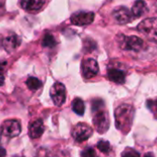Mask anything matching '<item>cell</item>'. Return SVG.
Listing matches in <instances>:
<instances>
[{
	"instance_id": "cell-1",
	"label": "cell",
	"mask_w": 157,
	"mask_h": 157,
	"mask_svg": "<svg viewBox=\"0 0 157 157\" xmlns=\"http://www.w3.org/2000/svg\"><path fill=\"white\" fill-rule=\"evenodd\" d=\"M134 107L128 104H123L117 107L115 110V122L118 130L123 133H128L133 123Z\"/></svg>"
},
{
	"instance_id": "cell-2",
	"label": "cell",
	"mask_w": 157,
	"mask_h": 157,
	"mask_svg": "<svg viewBox=\"0 0 157 157\" xmlns=\"http://www.w3.org/2000/svg\"><path fill=\"white\" fill-rule=\"evenodd\" d=\"M104 102L101 99H95L93 101L92 109L94 114L93 122L97 132L103 134L106 132L109 128L110 121L109 116L106 110H105Z\"/></svg>"
},
{
	"instance_id": "cell-3",
	"label": "cell",
	"mask_w": 157,
	"mask_h": 157,
	"mask_svg": "<svg viewBox=\"0 0 157 157\" xmlns=\"http://www.w3.org/2000/svg\"><path fill=\"white\" fill-rule=\"evenodd\" d=\"M138 31L151 41L157 42V18H150L138 25Z\"/></svg>"
},
{
	"instance_id": "cell-4",
	"label": "cell",
	"mask_w": 157,
	"mask_h": 157,
	"mask_svg": "<svg viewBox=\"0 0 157 157\" xmlns=\"http://www.w3.org/2000/svg\"><path fill=\"white\" fill-rule=\"evenodd\" d=\"M118 44L122 49L135 52L141 50L143 46V41L140 38L137 36H125L122 34L118 36Z\"/></svg>"
},
{
	"instance_id": "cell-5",
	"label": "cell",
	"mask_w": 157,
	"mask_h": 157,
	"mask_svg": "<svg viewBox=\"0 0 157 157\" xmlns=\"http://www.w3.org/2000/svg\"><path fill=\"white\" fill-rule=\"evenodd\" d=\"M1 135L5 138H15L19 136L21 132V127L20 121L16 119H9L3 122L0 128Z\"/></svg>"
},
{
	"instance_id": "cell-6",
	"label": "cell",
	"mask_w": 157,
	"mask_h": 157,
	"mask_svg": "<svg viewBox=\"0 0 157 157\" xmlns=\"http://www.w3.org/2000/svg\"><path fill=\"white\" fill-rule=\"evenodd\" d=\"M93 134V128L84 123L77 124L72 129V136L75 140L81 142L88 140Z\"/></svg>"
},
{
	"instance_id": "cell-7",
	"label": "cell",
	"mask_w": 157,
	"mask_h": 157,
	"mask_svg": "<svg viewBox=\"0 0 157 157\" xmlns=\"http://www.w3.org/2000/svg\"><path fill=\"white\" fill-rule=\"evenodd\" d=\"M50 96L56 105L61 106L66 101V88L64 84L56 82L50 90Z\"/></svg>"
},
{
	"instance_id": "cell-8",
	"label": "cell",
	"mask_w": 157,
	"mask_h": 157,
	"mask_svg": "<svg viewBox=\"0 0 157 157\" xmlns=\"http://www.w3.org/2000/svg\"><path fill=\"white\" fill-rule=\"evenodd\" d=\"M94 14L89 11H78L71 15L70 21L73 24L78 26L88 25L94 21Z\"/></svg>"
},
{
	"instance_id": "cell-9",
	"label": "cell",
	"mask_w": 157,
	"mask_h": 157,
	"mask_svg": "<svg viewBox=\"0 0 157 157\" xmlns=\"http://www.w3.org/2000/svg\"><path fill=\"white\" fill-rule=\"evenodd\" d=\"M113 17L115 21L119 24L128 23L132 21V20L134 19V15L132 14V12L125 7L117 8L113 11Z\"/></svg>"
},
{
	"instance_id": "cell-10",
	"label": "cell",
	"mask_w": 157,
	"mask_h": 157,
	"mask_svg": "<svg viewBox=\"0 0 157 157\" xmlns=\"http://www.w3.org/2000/svg\"><path fill=\"white\" fill-rule=\"evenodd\" d=\"M82 75L86 78H90L97 75L99 71V67L97 62L93 58H87L82 63Z\"/></svg>"
},
{
	"instance_id": "cell-11",
	"label": "cell",
	"mask_w": 157,
	"mask_h": 157,
	"mask_svg": "<svg viewBox=\"0 0 157 157\" xmlns=\"http://www.w3.org/2000/svg\"><path fill=\"white\" fill-rule=\"evenodd\" d=\"M20 44H21V40L18 37V35H16L15 33H11L8 35L2 40V45L4 49L9 53L14 51L20 45Z\"/></svg>"
},
{
	"instance_id": "cell-12",
	"label": "cell",
	"mask_w": 157,
	"mask_h": 157,
	"mask_svg": "<svg viewBox=\"0 0 157 157\" xmlns=\"http://www.w3.org/2000/svg\"><path fill=\"white\" fill-rule=\"evenodd\" d=\"M45 2L46 0H21V5L25 10L34 12L40 10L44 7Z\"/></svg>"
},
{
	"instance_id": "cell-13",
	"label": "cell",
	"mask_w": 157,
	"mask_h": 157,
	"mask_svg": "<svg viewBox=\"0 0 157 157\" xmlns=\"http://www.w3.org/2000/svg\"><path fill=\"white\" fill-rule=\"evenodd\" d=\"M44 131V126L43 120L37 119L31 123L29 127V135L32 139H38L42 136Z\"/></svg>"
},
{
	"instance_id": "cell-14",
	"label": "cell",
	"mask_w": 157,
	"mask_h": 157,
	"mask_svg": "<svg viewBox=\"0 0 157 157\" xmlns=\"http://www.w3.org/2000/svg\"><path fill=\"white\" fill-rule=\"evenodd\" d=\"M107 75H108L109 80L116 82V83L122 84V83L125 82L126 73L123 70L119 69V68H114V67L109 68L108 72H107Z\"/></svg>"
},
{
	"instance_id": "cell-15",
	"label": "cell",
	"mask_w": 157,
	"mask_h": 157,
	"mask_svg": "<svg viewBox=\"0 0 157 157\" xmlns=\"http://www.w3.org/2000/svg\"><path fill=\"white\" fill-rule=\"evenodd\" d=\"M146 10H147L146 3L143 1V0H137L132 7L131 12L134 15V17L138 18V17H140L141 15H143Z\"/></svg>"
},
{
	"instance_id": "cell-16",
	"label": "cell",
	"mask_w": 157,
	"mask_h": 157,
	"mask_svg": "<svg viewBox=\"0 0 157 157\" xmlns=\"http://www.w3.org/2000/svg\"><path fill=\"white\" fill-rule=\"evenodd\" d=\"M72 109L77 115L82 116L85 110V105L83 101L81 98H75L72 101Z\"/></svg>"
},
{
	"instance_id": "cell-17",
	"label": "cell",
	"mask_w": 157,
	"mask_h": 157,
	"mask_svg": "<svg viewBox=\"0 0 157 157\" xmlns=\"http://www.w3.org/2000/svg\"><path fill=\"white\" fill-rule=\"evenodd\" d=\"M26 84H27L28 88L30 90H32V91H36L39 88H41V86H42L41 81L38 80L37 78H34V77L29 78L27 80V82H26Z\"/></svg>"
},
{
	"instance_id": "cell-18",
	"label": "cell",
	"mask_w": 157,
	"mask_h": 157,
	"mask_svg": "<svg viewBox=\"0 0 157 157\" xmlns=\"http://www.w3.org/2000/svg\"><path fill=\"white\" fill-rule=\"evenodd\" d=\"M42 44H43V46H44V47L53 48V47L56 46V41L55 37H54L52 34H45L44 37V39H43Z\"/></svg>"
},
{
	"instance_id": "cell-19",
	"label": "cell",
	"mask_w": 157,
	"mask_h": 157,
	"mask_svg": "<svg viewBox=\"0 0 157 157\" xmlns=\"http://www.w3.org/2000/svg\"><path fill=\"white\" fill-rule=\"evenodd\" d=\"M148 109L153 114L154 117L157 119V98L154 100H148L146 102Z\"/></svg>"
},
{
	"instance_id": "cell-20",
	"label": "cell",
	"mask_w": 157,
	"mask_h": 157,
	"mask_svg": "<svg viewBox=\"0 0 157 157\" xmlns=\"http://www.w3.org/2000/svg\"><path fill=\"white\" fill-rule=\"evenodd\" d=\"M36 157H57V156L46 148H40L39 151H37Z\"/></svg>"
},
{
	"instance_id": "cell-21",
	"label": "cell",
	"mask_w": 157,
	"mask_h": 157,
	"mask_svg": "<svg viewBox=\"0 0 157 157\" xmlns=\"http://www.w3.org/2000/svg\"><path fill=\"white\" fill-rule=\"evenodd\" d=\"M97 147L101 151L105 153H107L110 151V143L107 140H100L97 144Z\"/></svg>"
},
{
	"instance_id": "cell-22",
	"label": "cell",
	"mask_w": 157,
	"mask_h": 157,
	"mask_svg": "<svg viewBox=\"0 0 157 157\" xmlns=\"http://www.w3.org/2000/svg\"><path fill=\"white\" fill-rule=\"evenodd\" d=\"M82 157H98L94 149H93L91 147H88L85 150H83L82 152Z\"/></svg>"
},
{
	"instance_id": "cell-23",
	"label": "cell",
	"mask_w": 157,
	"mask_h": 157,
	"mask_svg": "<svg viewBox=\"0 0 157 157\" xmlns=\"http://www.w3.org/2000/svg\"><path fill=\"white\" fill-rule=\"evenodd\" d=\"M122 157H140V154L132 149H127L122 153Z\"/></svg>"
},
{
	"instance_id": "cell-24",
	"label": "cell",
	"mask_w": 157,
	"mask_h": 157,
	"mask_svg": "<svg viewBox=\"0 0 157 157\" xmlns=\"http://www.w3.org/2000/svg\"><path fill=\"white\" fill-rule=\"evenodd\" d=\"M95 48V44L94 41L89 40L87 42H85V49H87L88 51H92Z\"/></svg>"
},
{
	"instance_id": "cell-25",
	"label": "cell",
	"mask_w": 157,
	"mask_h": 157,
	"mask_svg": "<svg viewBox=\"0 0 157 157\" xmlns=\"http://www.w3.org/2000/svg\"><path fill=\"white\" fill-rule=\"evenodd\" d=\"M6 153H7L6 150L2 146H0V157H5Z\"/></svg>"
},
{
	"instance_id": "cell-26",
	"label": "cell",
	"mask_w": 157,
	"mask_h": 157,
	"mask_svg": "<svg viewBox=\"0 0 157 157\" xmlns=\"http://www.w3.org/2000/svg\"><path fill=\"white\" fill-rule=\"evenodd\" d=\"M4 82H5V78L1 73H0V86H2L4 84Z\"/></svg>"
},
{
	"instance_id": "cell-27",
	"label": "cell",
	"mask_w": 157,
	"mask_h": 157,
	"mask_svg": "<svg viewBox=\"0 0 157 157\" xmlns=\"http://www.w3.org/2000/svg\"><path fill=\"white\" fill-rule=\"evenodd\" d=\"M144 157H154V156H153V154L151 152H149V153H146L144 155Z\"/></svg>"
},
{
	"instance_id": "cell-28",
	"label": "cell",
	"mask_w": 157,
	"mask_h": 157,
	"mask_svg": "<svg viewBox=\"0 0 157 157\" xmlns=\"http://www.w3.org/2000/svg\"><path fill=\"white\" fill-rule=\"evenodd\" d=\"M3 7V0H0V8Z\"/></svg>"
}]
</instances>
